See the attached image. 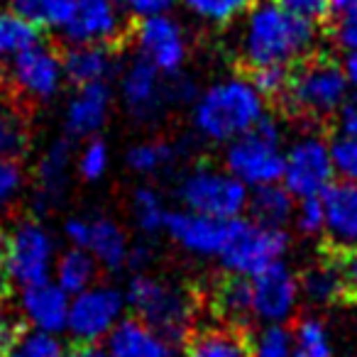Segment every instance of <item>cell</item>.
<instances>
[{
  "label": "cell",
  "instance_id": "cell-23",
  "mask_svg": "<svg viewBox=\"0 0 357 357\" xmlns=\"http://www.w3.org/2000/svg\"><path fill=\"white\" fill-rule=\"evenodd\" d=\"M184 357H252V340L245 328L215 326L196 331L186 340Z\"/></svg>",
  "mask_w": 357,
  "mask_h": 357
},
{
  "label": "cell",
  "instance_id": "cell-29",
  "mask_svg": "<svg viewBox=\"0 0 357 357\" xmlns=\"http://www.w3.org/2000/svg\"><path fill=\"white\" fill-rule=\"evenodd\" d=\"M176 162V147L167 139H142L135 142L125 154V164L139 176L162 174Z\"/></svg>",
  "mask_w": 357,
  "mask_h": 357
},
{
  "label": "cell",
  "instance_id": "cell-8",
  "mask_svg": "<svg viewBox=\"0 0 357 357\" xmlns=\"http://www.w3.org/2000/svg\"><path fill=\"white\" fill-rule=\"evenodd\" d=\"M56 243L37 220L15 225L6 238V277L20 289L47 282L54 272Z\"/></svg>",
  "mask_w": 357,
  "mask_h": 357
},
{
  "label": "cell",
  "instance_id": "cell-33",
  "mask_svg": "<svg viewBox=\"0 0 357 357\" xmlns=\"http://www.w3.org/2000/svg\"><path fill=\"white\" fill-rule=\"evenodd\" d=\"M298 284H301V291L306 294V298L313 303H333L347 291L335 264H318V267L308 269Z\"/></svg>",
  "mask_w": 357,
  "mask_h": 357
},
{
  "label": "cell",
  "instance_id": "cell-21",
  "mask_svg": "<svg viewBox=\"0 0 357 357\" xmlns=\"http://www.w3.org/2000/svg\"><path fill=\"white\" fill-rule=\"evenodd\" d=\"M108 357H174V345L139 318L130 316L108 335Z\"/></svg>",
  "mask_w": 357,
  "mask_h": 357
},
{
  "label": "cell",
  "instance_id": "cell-18",
  "mask_svg": "<svg viewBox=\"0 0 357 357\" xmlns=\"http://www.w3.org/2000/svg\"><path fill=\"white\" fill-rule=\"evenodd\" d=\"M113 108L110 84H93L76 89L64 110V130L69 139H91L100 132Z\"/></svg>",
  "mask_w": 357,
  "mask_h": 357
},
{
  "label": "cell",
  "instance_id": "cell-47",
  "mask_svg": "<svg viewBox=\"0 0 357 357\" xmlns=\"http://www.w3.org/2000/svg\"><path fill=\"white\" fill-rule=\"evenodd\" d=\"M199 98L194 89V81L186 79V76H167V103L172 105H194V100Z\"/></svg>",
  "mask_w": 357,
  "mask_h": 357
},
{
  "label": "cell",
  "instance_id": "cell-14",
  "mask_svg": "<svg viewBox=\"0 0 357 357\" xmlns=\"http://www.w3.org/2000/svg\"><path fill=\"white\" fill-rule=\"evenodd\" d=\"M61 35L71 47H113L125 35V13L118 0H76Z\"/></svg>",
  "mask_w": 357,
  "mask_h": 357
},
{
  "label": "cell",
  "instance_id": "cell-20",
  "mask_svg": "<svg viewBox=\"0 0 357 357\" xmlns=\"http://www.w3.org/2000/svg\"><path fill=\"white\" fill-rule=\"evenodd\" d=\"M20 306L27 323L35 331L47 333V335H56V333L66 331L71 296L54 279H47V282H40L35 287L22 289Z\"/></svg>",
  "mask_w": 357,
  "mask_h": 357
},
{
  "label": "cell",
  "instance_id": "cell-5",
  "mask_svg": "<svg viewBox=\"0 0 357 357\" xmlns=\"http://www.w3.org/2000/svg\"><path fill=\"white\" fill-rule=\"evenodd\" d=\"M347 93H350V84L342 64L318 56V59L303 61L298 71H291V84L284 100L294 113L323 120L333 118L350 100Z\"/></svg>",
  "mask_w": 357,
  "mask_h": 357
},
{
  "label": "cell",
  "instance_id": "cell-45",
  "mask_svg": "<svg viewBox=\"0 0 357 357\" xmlns=\"http://www.w3.org/2000/svg\"><path fill=\"white\" fill-rule=\"evenodd\" d=\"M331 40L337 50L345 52V56L357 54V10L347 13V15L333 17Z\"/></svg>",
  "mask_w": 357,
  "mask_h": 357
},
{
  "label": "cell",
  "instance_id": "cell-39",
  "mask_svg": "<svg viewBox=\"0 0 357 357\" xmlns=\"http://www.w3.org/2000/svg\"><path fill=\"white\" fill-rule=\"evenodd\" d=\"M248 79L264 100H284L289 84H291V69L289 66H257L250 71Z\"/></svg>",
  "mask_w": 357,
  "mask_h": 357
},
{
  "label": "cell",
  "instance_id": "cell-24",
  "mask_svg": "<svg viewBox=\"0 0 357 357\" xmlns=\"http://www.w3.org/2000/svg\"><path fill=\"white\" fill-rule=\"evenodd\" d=\"M64 76L66 81L84 89L93 84H108V79L118 69V61L110 47H71L64 56Z\"/></svg>",
  "mask_w": 357,
  "mask_h": 357
},
{
  "label": "cell",
  "instance_id": "cell-32",
  "mask_svg": "<svg viewBox=\"0 0 357 357\" xmlns=\"http://www.w3.org/2000/svg\"><path fill=\"white\" fill-rule=\"evenodd\" d=\"M194 17L211 25H230L252 10L255 0H178Z\"/></svg>",
  "mask_w": 357,
  "mask_h": 357
},
{
  "label": "cell",
  "instance_id": "cell-53",
  "mask_svg": "<svg viewBox=\"0 0 357 357\" xmlns=\"http://www.w3.org/2000/svg\"><path fill=\"white\" fill-rule=\"evenodd\" d=\"M342 71H345L350 89H357V54L345 56V61H342Z\"/></svg>",
  "mask_w": 357,
  "mask_h": 357
},
{
  "label": "cell",
  "instance_id": "cell-13",
  "mask_svg": "<svg viewBox=\"0 0 357 357\" xmlns=\"http://www.w3.org/2000/svg\"><path fill=\"white\" fill-rule=\"evenodd\" d=\"M8 81L27 100H52L64 84V61L52 47L35 45L6 66Z\"/></svg>",
  "mask_w": 357,
  "mask_h": 357
},
{
  "label": "cell",
  "instance_id": "cell-3",
  "mask_svg": "<svg viewBox=\"0 0 357 357\" xmlns=\"http://www.w3.org/2000/svg\"><path fill=\"white\" fill-rule=\"evenodd\" d=\"M125 303L132 308L135 318H139L144 326L159 333L172 345L189 340L196 301L186 289L174 287L149 274H135L125 291Z\"/></svg>",
  "mask_w": 357,
  "mask_h": 357
},
{
  "label": "cell",
  "instance_id": "cell-34",
  "mask_svg": "<svg viewBox=\"0 0 357 357\" xmlns=\"http://www.w3.org/2000/svg\"><path fill=\"white\" fill-rule=\"evenodd\" d=\"M30 144V128L27 120L17 110L0 105V159H17L27 152Z\"/></svg>",
  "mask_w": 357,
  "mask_h": 357
},
{
  "label": "cell",
  "instance_id": "cell-36",
  "mask_svg": "<svg viewBox=\"0 0 357 357\" xmlns=\"http://www.w3.org/2000/svg\"><path fill=\"white\" fill-rule=\"evenodd\" d=\"M328 152H331L335 181L357 184V137L335 135L333 139H328Z\"/></svg>",
  "mask_w": 357,
  "mask_h": 357
},
{
  "label": "cell",
  "instance_id": "cell-26",
  "mask_svg": "<svg viewBox=\"0 0 357 357\" xmlns=\"http://www.w3.org/2000/svg\"><path fill=\"white\" fill-rule=\"evenodd\" d=\"M76 0H8V10L15 13L37 30L64 32L74 15Z\"/></svg>",
  "mask_w": 357,
  "mask_h": 357
},
{
  "label": "cell",
  "instance_id": "cell-1",
  "mask_svg": "<svg viewBox=\"0 0 357 357\" xmlns=\"http://www.w3.org/2000/svg\"><path fill=\"white\" fill-rule=\"evenodd\" d=\"M245 20L240 52L250 69L289 66L306 59L316 47V25L289 15L274 0L252 6Z\"/></svg>",
  "mask_w": 357,
  "mask_h": 357
},
{
  "label": "cell",
  "instance_id": "cell-44",
  "mask_svg": "<svg viewBox=\"0 0 357 357\" xmlns=\"http://www.w3.org/2000/svg\"><path fill=\"white\" fill-rule=\"evenodd\" d=\"M274 3L279 8H284L289 15L311 22V25H318V22H323L331 15V3L328 0H274Z\"/></svg>",
  "mask_w": 357,
  "mask_h": 357
},
{
  "label": "cell",
  "instance_id": "cell-43",
  "mask_svg": "<svg viewBox=\"0 0 357 357\" xmlns=\"http://www.w3.org/2000/svg\"><path fill=\"white\" fill-rule=\"evenodd\" d=\"M25 333V323L20 321V316L15 311H10V306L0 301V357L10 355Z\"/></svg>",
  "mask_w": 357,
  "mask_h": 357
},
{
  "label": "cell",
  "instance_id": "cell-40",
  "mask_svg": "<svg viewBox=\"0 0 357 357\" xmlns=\"http://www.w3.org/2000/svg\"><path fill=\"white\" fill-rule=\"evenodd\" d=\"M61 345L54 335L40 331H27L17 347L8 357H61Z\"/></svg>",
  "mask_w": 357,
  "mask_h": 357
},
{
  "label": "cell",
  "instance_id": "cell-7",
  "mask_svg": "<svg viewBox=\"0 0 357 357\" xmlns=\"http://www.w3.org/2000/svg\"><path fill=\"white\" fill-rule=\"evenodd\" d=\"M289 250L287 230L264 228L250 218H238L233 223V233L220 255V264L228 277L255 279L269 267L279 264Z\"/></svg>",
  "mask_w": 357,
  "mask_h": 357
},
{
  "label": "cell",
  "instance_id": "cell-12",
  "mask_svg": "<svg viewBox=\"0 0 357 357\" xmlns=\"http://www.w3.org/2000/svg\"><path fill=\"white\" fill-rule=\"evenodd\" d=\"M132 45L139 59L152 64L162 76L181 74L189 59V42H186L184 27L169 13L137 20L132 30Z\"/></svg>",
  "mask_w": 357,
  "mask_h": 357
},
{
  "label": "cell",
  "instance_id": "cell-6",
  "mask_svg": "<svg viewBox=\"0 0 357 357\" xmlns=\"http://www.w3.org/2000/svg\"><path fill=\"white\" fill-rule=\"evenodd\" d=\"M176 199L184 211L220 220H235L248 211L250 189L225 169L194 167L178 178Z\"/></svg>",
  "mask_w": 357,
  "mask_h": 357
},
{
  "label": "cell",
  "instance_id": "cell-16",
  "mask_svg": "<svg viewBox=\"0 0 357 357\" xmlns=\"http://www.w3.org/2000/svg\"><path fill=\"white\" fill-rule=\"evenodd\" d=\"M250 289H252V316L267 326H284V321H289L298 306L301 284L284 262L250 279Z\"/></svg>",
  "mask_w": 357,
  "mask_h": 357
},
{
  "label": "cell",
  "instance_id": "cell-2",
  "mask_svg": "<svg viewBox=\"0 0 357 357\" xmlns=\"http://www.w3.org/2000/svg\"><path fill=\"white\" fill-rule=\"evenodd\" d=\"M267 115V100L255 91L250 79L230 76L201 91L191 108L194 130L215 144H230L257 128Z\"/></svg>",
  "mask_w": 357,
  "mask_h": 357
},
{
  "label": "cell",
  "instance_id": "cell-22",
  "mask_svg": "<svg viewBox=\"0 0 357 357\" xmlns=\"http://www.w3.org/2000/svg\"><path fill=\"white\" fill-rule=\"evenodd\" d=\"M71 164L76 162L69 139H56L54 144H50L37 164V206L47 208L64 196Z\"/></svg>",
  "mask_w": 357,
  "mask_h": 357
},
{
  "label": "cell",
  "instance_id": "cell-55",
  "mask_svg": "<svg viewBox=\"0 0 357 357\" xmlns=\"http://www.w3.org/2000/svg\"><path fill=\"white\" fill-rule=\"evenodd\" d=\"M352 298H355V303H357V291H355V294H352Z\"/></svg>",
  "mask_w": 357,
  "mask_h": 357
},
{
  "label": "cell",
  "instance_id": "cell-15",
  "mask_svg": "<svg viewBox=\"0 0 357 357\" xmlns=\"http://www.w3.org/2000/svg\"><path fill=\"white\" fill-rule=\"evenodd\" d=\"M238 220V218H235ZM235 220H220L194 211H169L167 235L189 255L196 257H220L233 233Z\"/></svg>",
  "mask_w": 357,
  "mask_h": 357
},
{
  "label": "cell",
  "instance_id": "cell-41",
  "mask_svg": "<svg viewBox=\"0 0 357 357\" xmlns=\"http://www.w3.org/2000/svg\"><path fill=\"white\" fill-rule=\"evenodd\" d=\"M291 223L296 225V230L303 235H321L323 223H326V213H323L321 199L296 201V211H294Z\"/></svg>",
  "mask_w": 357,
  "mask_h": 357
},
{
  "label": "cell",
  "instance_id": "cell-11",
  "mask_svg": "<svg viewBox=\"0 0 357 357\" xmlns=\"http://www.w3.org/2000/svg\"><path fill=\"white\" fill-rule=\"evenodd\" d=\"M64 238L69 248L86 250L108 272L128 267L130 240L118 220L108 215H74L64 223Z\"/></svg>",
  "mask_w": 357,
  "mask_h": 357
},
{
  "label": "cell",
  "instance_id": "cell-19",
  "mask_svg": "<svg viewBox=\"0 0 357 357\" xmlns=\"http://www.w3.org/2000/svg\"><path fill=\"white\" fill-rule=\"evenodd\" d=\"M323 213V235L337 252L357 250V184L335 181L321 196Z\"/></svg>",
  "mask_w": 357,
  "mask_h": 357
},
{
  "label": "cell",
  "instance_id": "cell-48",
  "mask_svg": "<svg viewBox=\"0 0 357 357\" xmlns=\"http://www.w3.org/2000/svg\"><path fill=\"white\" fill-rule=\"evenodd\" d=\"M335 269L340 274L342 284L350 294L357 291V250H350V252H340L337 255L335 262Z\"/></svg>",
  "mask_w": 357,
  "mask_h": 357
},
{
  "label": "cell",
  "instance_id": "cell-17",
  "mask_svg": "<svg viewBox=\"0 0 357 357\" xmlns=\"http://www.w3.org/2000/svg\"><path fill=\"white\" fill-rule=\"evenodd\" d=\"M118 91L128 113L137 120L154 118L167 105V76H162L139 56H135L120 71Z\"/></svg>",
  "mask_w": 357,
  "mask_h": 357
},
{
  "label": "cell",
  "instance_id": "cell-30",
  "mask_svg": "<svg viewBox=\"0 0 357 357\" xmlns=\"http://www.w3.org/2000/svg\"><path fill=\"white\" fill-rule=\"evenodd\" d=\"M40 45V30L10 10H0V66H8L17 54Z\"/></svg>",
  "mask_w": 357,
  "mask_h": 357
},
{
  "label": "cell",
  "instance_id": "cell-10",
  "mask_svg": "<svg viewBox=\"0 0 357 357\" xmlns=\"http://www.w3.org/2000/svg\"><path fill=\"white\" fill-rule=\"evenodd\" d=\"M125 294L108 284H93L91 289L71 296L69 323L66 331L76 340V345H96L98 340L108 337L123 321Z\"/></svg>",
  "mask_w": 357,
  "mask_h": 357
},
{
  "label": "cell",
  "instance_id": "cell-35",
  "mask_svg": "<svg viewBox=\"0 0 357 357\" xmlns=\"http://www.w3.org/2000/svg\"><path fill=\"white\" fill-rule=\"evenodd\" d=\"M294 357H333L331 337L318 318H301L294 331Z\"/></svg>",
  "mask_w": 357,
  "mask_h": 357
},
{
  "label": "cell",
  "instance_id": "cell-9",
  "mask_svg": "<svg viewBox=\"0 0 357 357\" xmlns=\"http://www.w3.org/2000/svg\"><path fill=\"white\" fill-rule=\"evenodd\" d=\"M335 184L333 174L328 139L318 132H306L296 137L284 152V174L282 186L294 196L301 199H321Z\"/></svg>",
  "mask_w": 357,
  "mask_h": 357
},
{
  "label": "cell",
  "instance_id": "cell-54",
  "mask_svg": "<svg viewBox=\"0 0 357 357\" xmlns=\"http://www.w3.org/2000/svg\"><path fill=\"white\" fill-rule=\"evenodd\" d=\"M3 282H8V277H6V235H0V289H3Z\"/></svg>",
  "mask_w": 357,
  "mask_h": 357
},
{
  "label": "cell",
  "instance_id": "cell-51",
  "mask_svg": "<svg viewBox=\"0 0 357 357\" xmlns=\"http://www.w3.org/2000/svg\"><path fill=\"white\" fill-rule=\"evenodd\" d=\"M61 357H108L100 347L96 345H74L69 352H64Z\"/></svg>",
  "mask_w": 357,
  "mask_h": 357
},
{
  "label": "cell",
  "instance_id": "cell-46",
  "mask_svg": "<svg viewBox=\"0 0 357 357\" xmlns=\"http://www.w3.org/2000/svg\"><path fill=\"white\" fill-rule=\"evenodd\" d=\"M118 3L123 13L137 17V20H144V17L152 15H167L176 0H118Z\"/></svg>",
  "mask_w": 357,
  "mask_h": 357
},
{
  "label": "cell",
  "instance_id": "cell-31",
  "mask_svg": "<svg viewBox=\"0 0 357 357\" xmlns=\"http://www.w3.org/2000/svg\"><path fill=\"white\" fill-rule=\"evenodd\" d=\"M132 218H135V225L142 230L144 235H154L159 230H164L167 225V218H169V208L164 204L162 194L152 186H139L137 191L132 194Z\"/></svg>",
  "mask_w": 357,
  "mask_h": 357
},
{
  "label": "cell",
  "instance_id": "cell-37",
  "mask_svg": "<svg viewBox=\"0 0 357 357\" xmlns=\"http://www.w3.org/2000/svg\"><path fill=\"white\" fill-rule=\"evenodd\" d=\"M110 169V149L100 137L86 139L81 152L76 154V172L84 181H98Z\"/></svg>",
  "mask_w": 357,
  "mask_h": 357
},
{
  "label": "cell",
  "instance_id": "cell-42",
  "mask_svg": "<svg viewBox=\"0 0 357 357\" xmlns=\"http://www.w3.org/2000/svg\"><path fill=\"white\" fill-rule=\"evenodd\" d=\"M22 186H25V172L20 162L0 159V211H6L20 196Z\"/></svg>",
  "mask_w": 357,
  "mask_h": 357
},
{
  "label": "cell",
  "instance_id": "cell-28",
  "mask_svg": "<svg viewBox=\"0 0 357 357\" xmlns=\"http://www.w3.org/2000/svg\"><path fill=\"white\" fill-rule=\"evenodd\" d=\"M213 306L228 321V326L243 328L245 318L252 316V289H250V279L243 277L223 279L218 284V289H215Z\"/></svg>",
  "mask_w": 357,
  "mask_h": 357
},
{
  "label": "cell",
  "instance_id": "cell-52",
  "mask_svg": "<svg viewBox=\"0 0 357 357\" xmlns=\"http://www.w3.org/2000/svg\"><path fill=\"white\" fill-rule=\"evenodd\" d=\"M331 3V15H347V13H355L357 10V0H328Z\"/></svg>",
  "mask_w": 357,
  "mask_h": 357
},
{
  "label": "cell",
  "instance_id": "cell-49",
  "mask_svg": "<svg viewBox=\"0 0 357 357\" xmlns=\"http://www.w3.org/2000/svg\"><path fill=\"white\" fill-rule=\"evenodd\" d=\"M335 135L357 137V100H347L335 113Z\"/></svg>",
  "mask_w": 357,
  "mask_h": 357
},
{
  "label": "cell",
  "instance_id": "cell-25",
  "mask_svg": "<svg viewBox=\"0 0 357 357\" xmlns=\"http://www.w3.org/2000/svg\"><path fill=\"white\" fill-rule=\"evenodd\" d=\"M294 211H296V199L282 184L250 191L248 213L252 223L284 230L294 220Z\"/></svg>",
  "mask_w": 357,
  "mask_h": 357
},
{
  "label": "cell",
  "instance_id": "cell-4",
  "mask_svg": "<svg viewBox=\"0 0 357 357\" xmlns=\"http://www.w3.org/2000/svg\"><path fill=\"white\" fill-rule=\"evenodd\" d=\"M282 125L272 115H264L257 123V128L228 144V149H225V172L238 178L243 186H248L250 191L282 184Z\"/></svg>",
  "mask_w": 357,
  "mask_h": 357
},
{
  "label": "cell",
  "instance_id": "cell-38",
  "mask_svg": "<svg viewBox=\"0 0 357 357\" xmlns=\"http://www.w3.org/2000/svg\"><path fill=\"white\" fill-rule=\"evenodd\" d=\"M252 357H294V331L287 326H264L252 337Z\"/></svg>",
  "mask_w": 357,
  "mask_h": 357
},
{
  "label": "cell",
  "instance_id": "cell-27",
  "mask_svg": "<svg viewBox=\"0 0 357 357\" xmlns=\"http://www.w3.org/2000/svg\"><path fill=\"white\" fill-rule=\"evenodd\" d=\"M54 282L64 289L69 296H79L81 291L91 289L98 277V262L86 250L69 248L56 255L54 262Z\"/></svg>",
  "mask_w": 357,
  "mask_h": 357
},
{
  "label": "cell",
  "instance_id": "cell-50",
  "mask_svg": "<svg viewBox=\"0 0 357 357\" xmlns=\"http://www.w3.org/2000/svg\"><path fill=\"white\" fill-rule=\"evenodd\" d=\"M149 257H152V252H149L147 245H132V248H130L128 267H132V269L147 267V264H149Z\"/></svg>",
  "mask_w": 357,
  "mask_h": 357
}]
</instances>
